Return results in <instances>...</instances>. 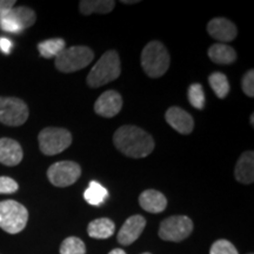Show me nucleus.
<instances>
[{
    "label": "nucleus",
    "instance_id": "obj_27",
    "mask_svg": "<svg viewBox=\"0 0 254 254\" xmlns=\"http://www.w3.org/2000/svg\"><path fill=\"white\" fill-rule=\"evenodd\" d=\"M0 28H1L2 31L8 32V33H20V32L23 31L20 25H19L17 21H15V19L12 17L11 12H9L8 14L4 15V17L0 18Z\"/></svg>",
    "mask_w": 254,
    "mask_h": 254
},
{
    "label": "nucleus",
    "instance_id": "obj_9",
    "mask_svg": "<svg viewBox=\"0 0 254 254\" xmlns=\"http://www.w3.org/2000/svg\"><path fill=\"white\" fill-rule=\"evenodd\" d=\"M81 176V167L74 161H58L47 170V178L56 187H67L74 184Z\"/></svg>",
    "mask_w": 254,
    "mask_h": 254
},
{
    "label": "nucleus",
    "instance_id": "obj_19",
    "mask_svg": "<svg viewBox=\"0 0 254 254\" xmlns=\"http://www.w3.org/2000/svg\"><path fill=\"white\" fill-rule=\"evenodd\" d=\"M114 6H116V1L113 0H82L79 4V9L85 15L92 13L106 14L112 11Z\"/></svg>",
    "mask_w": 254,
    "mask_h": 254
},
{
    "label": "nucleus",
    "instance_id": "obj_17",
    "mask_svg": "<svg viewBox=\"0 0 254 254\" xmlns=\"http://www.w3.org/2000/svg\"><path fill=\"white\" fill-rule=\"evenodd\" d=\"M208 57L212 62L218 65H230L236 62L237 52L233 47L219 43L209 47Z\"/></svg>",
    "mask_w": 254,
    "mask_h": 254
},
{
    "label": "nucleus",
    "instance_id": "obj_23",
    "mask_svg": "<svg viewBox=\"0 0 254 254\" xmlns=\"http://www.w3.org/2000/svg\"><path fill=\"white\" fill-rule=\"evenodd\" d=\"M12 17L15 19V21L20 25V27L25 28L31 27L32 25L36 23V12L33 9L27 7V6H19V7H13L11 11Z\"/></svg>",
    "mask_w": 254,
    "mask_h": 254
},
{
    "label": "nucleus",
    "instance_id": "obj_18",
    "mask_svg": "<svg viewBox=\"0 0 254 254\" xmlns=\"http://www.w3.org/2000/svg\"><path fill=\"white\" fill-rule=\"evenodd\" d=\"M116 231V225L111 219L99 218L88 224L87 233L93 239H107L112 237Z\"/></svg>",
    "mask_w": 254,
    "mask_h": 254
},
{
    "label": "nucleus",
    "instance_id": "obj_36",
    "mask_svg": "<svg viewBox=\"0 0 254 254\" xmlns=\"http://www.w3.org/2000/svg\"><path fill=\"white\" fill-rule=\"evenodd\" d=\"M251 254H252V253H251Z\"/></svg>",
    "mask_w": 254,
    "mask_h": 254
},
{
    "label": "nucleus",
    "instance_id": "obj_1",
    "mask_svg": "<svg viewBox=\"0 0 254 254\" xmlns=\"http://www.w3.org/2000/svg\"><path fill=\"white\" fill-rule=\"evenodd\" d=\"M117 150L129 158H145L154 150V140L151 134L133 125L119 127L113 135Z\"/></svg>",
    "mask_w": 254,
    "mask_h": 254
},
{
    "label": "nucleus",
    "instance_id": "obj_28",
    "mask_svg": "<svg viewBox=\"0 0 254 254\" xmlns=\"http://www.w3.org/2000/svg\"><path fill=\"white\" fill-rule=\"evenodd\" d=\"M19 189L18 183L9 177H0V194H12Z\"/></svg>",
    "mask_w": 254,
    "mask_h": 254
},
{
    "label": "nucleus",
    "instance_id": "obj_4",
    "mask_svg": "<svg viewBox=\"0 0 254 254\" xmlns=\"http://www.w3.org/2000/svg\"><path fill=\"white\" fill-rule=\"evenodd\" d=\"M28 212L24 205L14 200L0 201V228L9 234H17L26 227Z\"/></svg>",
    "mask_w": 254,
    "mask_h": 254
},
{
    "label": "nucleus",
    "instance_id": "obj_10",
    "mask_svg": "<svg viewBox=\"0 0 254 254\" xmlns=\"http://www.w3.org/2000/svg\"><path fill=\"white\" fill-rule=\"evenodd\" d=\"M123 98L117 91L104 92L94 104L95 113L104 118H113L122 111Z\"/></svg>",
    "mask_w": 254,
    "mask_h": 254
},
{
    "label": "nucleus",
    "instance_id": "obj_30",
    "mask_svg": "<svg viewBox=\"0 0 254 254\" xmlns=\"http://www.w3.org/2000/svg\"><path fill=\"white\" fill-rule=\"evenodd\" d=\"M14 0H0V18L8 14L12 11V8L14 7Z\"/></svg>",
    "mask_w": 254,
    "mask_h": 254
},
{
    "label": "nucleus",
    "instance_id": "obj_3",
    "mask_svg": "<svg viewBox=\"0 0 254 254\" xmlns=\"http://www.w3.org/2000/svg\"><path fill=\"white\" fill-rule=\"evenodd\" d=\"M171 58L168 51L160 41L153 40L141 52V66L148 77L160 78L170 67Z\"/></svg>",
    "mask_w": 254,
    "mask_h": 254
},
{
    "label": "nucleus",
    "instance_id": "obj_15",
    "mask_svg": "<svg viewBox=\"0 0 254 254\" xmlns=\"http://www.w3.org/2000/svg\"><path fill=\"white\" fill-rule=\"evenodd\" d=\"M236 179L241 184L250 185L254 182V153L253 151H247L238 159L234 168Z\"/></svg>",
    "mask_w": 254,
    "mask_h": 254
},
{
    "label": "nucleus",
    "instance_id": "obj_14",
    "mask_svg": "<svg viewBox=\"0 0 254 254\" xmlns=\"http://www.w3.org/2000/svg\"><path fill=\"white\" fill-rule=\"evenodd\" d=\"M23 148L17 140L11 138L0 139V164L17 166L23 160Z\"/></svg>",
    "mask_w": 254,
    "mask_h": 254
},
{
    "label": "nucleus",
    "instance_id": "obj_11",
    "mask_svg": "<svg viewBox=\"0 0 254 254\" xmlns=\"http://www.w3.org/2000/svg\"><path fill=\"white\" fill-rule=\"evenodd\" d=\"M146 226V220L142 215H132L124 222L118 232V241L124 246H128L140 237Z\"/></svg>",
    "mask_w": 254,
    "mask_h": 254
},
{
    "label": "nucleus",
    "instance_id": "obj_16",
    "mask_svg": "<svg viewBox=\"0 0 254 254\" xmlns=\"http://www.w3.org/2000/svg\"><path fill=\"white\" fill-rule=\"evenodd\" d=\"M141 208L150 213H161L167 207V199L163 193L155 190H146L139 196Z\"/></svg>",
    "mask_w": 254,
    "mask_h": 254
},
{
    "label": "nucleus",
    "instance_id": "obj_32",
    "mask_svg": "<svg viewBox=\"0 0 254 254\" xmlns=\"http://www.w3.org/2000/svg\"><path fill=\"white\" fill-rule=\"evenodd\" d=\"M109 254H126L125 251L124 250H120V249H116V250H112Z\"/></svg>",
    "mask_w": 254,
    "mask_h": 254
},
{
    "label": "nucleus",
    "instance_id": "obj_21",
    "mask_svg": "<svg viewBox=\"0 0 254 254\" xmlns=\"http://www.w3.org/2000/svg\"><path fill=\"white\" fill-rule=\"evenodd\" d=\"M65 46V40L62 39V38H53V39L44 40L38 44V51H39L40 56L43 58L50 59L56 58L62 51L66 49Z\"/></svg>",
    "mask_w": 254,
    "mask_h": 254
},
{
    "label": "nucleus",
    "instance_id": "obj_26",
    "mask_svg": "<svg viewBox=\"0 0 254 254\" xmlns=\"http://www.w3.org/2000/svg\"><path fill=\"white\" fill-rule=\"evenodd\" d=\"M209 254H239L236 247L231 241L220 239L217 240L213 245L211 246Z\"/></svg>",
    "mask_w": 254,
    "mask_h": 254
},
{
    "label": "nucleus",
    "instance_id": "obj_20",
    "mask_svg": "<svg viewBox=\"0 0 254 254\" xmlns=\"http://www.w3.org/2000/svg\"><path fill=\"white\" fill-rule=\"evenodd\" d=\"M84 198L92 206L103 205L109 198V190L97 182H91L84 192Z\"/></svg>",
    "mask_w": 254,
    "mask_h": 254
},
{
    "label": "nucleus",
    "instance_id": "obj_13",
    "mask_svg": "<svg viewBox=\"0 0 254 254\" xmlns=\"http://www.w3.org/2000/svg\"><path fill=\"white\" fill-rule=\"evenodd\" d=\"M208 34L222 43H228L236 39L238 30L232 21L226 18H214L207 25Z\"/></svg>",
    "mask_w": 254,
    "mask_h": 254
},
{
    "label": "nucleus",
    "instance_id": "obj_8",
    "mask_svg": "<svg viewBox=\"0 0 254 254\" xmlns=\"http://www.w3.org/2000/svg\"><path fill=\"white\" fill-rule=\"evenodd\" d=\"M28 118V107L23 100L13 97H0V123L7 126H20Z\"/></svg>",
    "mask_w": 254,
    "mask_h": 254
},
{
    "label": "nucleus",
    "instance_id": "obj_2",
    "mask_svg": "<svg viewBox=\"0 0 254 254\" xmlns=\"http://www.w3.org/2000/svg\"><path fill=\"white\" fill-rule=\"evenodd\" d=\"M122 67L118 52L111 50L105 52L87 75V85L92 88L101 87L119 78Z\"/></svg>",
    "mask_w": 254,
    "mask_h": 254
},
{
    "label": "nucleus",
    "instance_id": "obj_25",
    "mask_svg": "<svg viewBox=\"0 0 254 254\" xmlns=\"http://www.w3.org/2000/svg\"><path fill=\"white\" fill-rule=\"evenodd\" d=\"M187 95H189V101L190 104L192 105L193 107L196 110H202L205 107V92L204 87L201 85L195 82V84H192L189 87V92H187Z\"/></svg>",
    "mask_w": 254,
    "mask_h": 254
},
{
    "label": "nucleus",
    "instance_id": "obj_31",
    "mask_svg": "<svg viewBox=\"0 0 254 254\" xmlns=\"http://www.w3.org/2000/svg\"><path fill=\"white\" fill-rule=\"evenodd\" d=\"M13 49V43L8 39V38L1 37L0 38V51L5 55H8L11 50Z\"/></svg>",
    "mask_w": 254,
    "mask_h": 254
},
{
    "label": "nucleus",
    "instance_id": "obj_6",
    "mask_svg": "<svg viewBox=\"0 0 254 254\" xmlns=\"http://www.w3.org/2000/svg\"><path fill=\"white\" fill-rule=\"evenodd\" d=\"M39 148L45 155H57L71 146L72 134L63 127H46L38 135Z\"/></svg>",
    "mask_w": 254,
    "mask_h": 254
},
{
    "label": "nucleus",
    "instance_id": "obj_29",
    "mask_svg": "<svg viewBox=\"0 0 254 254\" xmlns=\"http://www.w3.org/2000/svg\"><path fill=\"white\" fill-rule=\"evenodd\" d=\"M241 86H243L244 93L249 97H254V72L253 69L246 72V74L244 75L243 82H241Z\"/></svg>",
    "mask_w": 254,
    "mask_h": 254
},
{
    "label": "nucleus",
    "instance_id": "obj_24",
    "mask_svg": "<svg viewBox=\"0 0 254 254\" xmlns=\"http://www.w3.org/2000/svg\"><path fill=\"white\" fill-rule=\"evenodd\" d=\"M60 254H86V246L79 238L68 237L60 246Z\"/></svg>",
    "mask_w": 254,
    "mask_h": 254
},
{
    "label": "nucleus",
    "instance_id": "obj_5",
    "mask_svg": "<svg viewBox=\"0 0 254 254\" xmlns=\"http://www.w3.org/2000/svg\"><path fill=\"white\" fill-rule=\"evenodd\" d=\"M93 58L94 53L90 47L72 46L56 57V67L63 73H73L90 65Z\"/></svg>",
    "mask_w": 254,
    "mask_h": 254
},
{
    "label": "nucleus",
    "instance_id": "obj_7",
    "mask_svg": "<svg viewBox=\"0 0 254 254\" xmlns=\"http://www.w3.org/2000/svg\"><path fill=\"white\" fill-rule=\"evenodd\" d=\"M193 231V221L186 215H173L160 224L159 237L163 240L179 243L190 237Z\"/></svg>",
    "mask_w": 254,
    "mask_h": 254
},
{
    "label": "nucleus",
    "instance_id": "obj_33",
    "mask_svg": "<svg viewBox=\"0 0 254 254\" xmlns=\"http://www.w3.org/2000/svg\"><path fill=\"white\" fill-rule=\"evenodd\" d=\"M123 4H127V5H129V4H136V2H139V1H136V0H133V1H125V0H123Z\"/></svg>",
    "mask_w": 254,
    "mask_h": 254
},
{
    "label": "nucleus",
    "instance_id": "obj_12",
    "mask_svg": "<svg viewBox=\"0 0 254 254\" xmlns=\"http://www.w3.org/2000/svg\"><path fill=\"white\" fill-rule=\"evenodd\" d=\"M165 119L168 125L182 134H190L194 128V120L192 116L178 106L170 107L165 114Z\"/></svg>",
    "mask_w": 254,
    "mask_h": 254
},
{
    "label": "nucleus",
    "instance_id": "obj_22",
    "mask_svg": "<svg viewBox=\"0 0 254 254\" xmlns=\"http://www.w3.org/2000/svg\"><path fill=\"white\" fill-rule=\"evenodd\" d=\"M208 82L211 85L212 90L214 91L215 95L220 99L227 97V94L230 93V82L224 73L221 72H214L212 73L208 77Z\"/></svg>",
    "mask_w": 254,
    "mask_h": 254
},
{
    "label": "nucleus",
    "instance_id": "obj_35",
    "mask_svg": "<svg viewBox=\"0 0 254 254\" xmlns=\"http://www.w3.org/2000/svg\"><path fill=\"white\" fill-rule=\"evenodd\" d=\"M142 254H151V253H142Z\"/></svg>",
    "mask_w": 254,
    "mask_h": 254
},
{
    "label": "nucleus",
    "instance_id": "obj_34",
    "mask_svg": "<svg viewBox=\"0 0 254 254\" xmlns=\"http://www.w3.org/2000/svg\"><path fill=\"white\" fill-rule=\"evenodd\" d=\"M253 118H254V116L252 114V116H251V125H252V126L254 125V119Z\"/></svg>",
    "mask_w": 254,
    "mask_h": 254
}]
</instances>
